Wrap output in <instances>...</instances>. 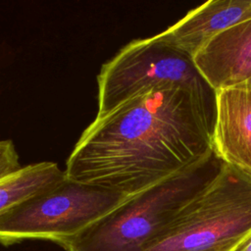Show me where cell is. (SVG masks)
<instances>
[{"instance_id":"obj_1","label":"cell","mask_w":251,"mask_h":251,"mask_svg":"<svg viewBox=\"0 0 251 251\" xmlns=\"http://www.w3.org/2000/svg\"><path fill=\"white\" fill-rule=\"evenodd\" d=\"M214 120L215 103L186 88L147 90L89 124L66 176L135 195L212 155Z\"/></svg>"},{"instance_id":"obj_2","label":"cell","mask_w":251,"mask_h":251,"mask_svg":"<svg viewBox=\"0 0 251 251\" xmlns=\"http://www.w3.org/2000/svg\"><path fill=\"white\" fill-rule=\"evenodd\" d=\"M213 154L191 168L129 196L109 214L59 245L67 251H143L185 202L220 170Z\"/></svg>"},{"instance_id":"obj_3","label":"cell","mask_w":251,"mask_h":251,"mask_svg":"<svg viewBox=\"0 0 251 251\" xmlns=\"http://www.w3.org/2000/svg\"><path fill=\"white\" fill-rule=\"evenodd\" d=\"M250 235L251 176L223 162L143 251H235Z\"/></svg>"},{"instance_id":"obj_4","label":"cell","mask_w":251,"mask_h":251,"mask_svg":"<svg viewBox=\"0 0 251 251\" xmlns=\"http://www.w3.org/2000/svg\"><path fill=\"white\" fill-rule=\"evenodd\" d=\"M129 196L69 177L26 199L0 216V243L75 237Z\"/></svg>"},{"instance_id":"obj_5","label":"cell","mask_w":251,"mask_h":251,"mask_svg":"<svg viewBox=\"0 0 251 251\" xmlns=\"http://www.w3.org/2000/svg\"><path fill=\"white\" fill-rule=\"evenodd\" d=\"M161 87L186 88L215 103V90L200 75L193 59L156 34L128 42L101 67L95 118L142 92Z\"/></svg>"},{"instance_id":"obj_6","label":"cell","mask_w":251,"mask_h":251,"mask_svg":"<svg viewBox=\"0 0 251 251\" xmlns=\"http://www.w3.org/2000/svg\"><path fill=\"white\" fill-rule=\"evenodd\" d=\"M215 93L213 152L222 162L251 176V95L240 85Z\"/></svg>"},{"instance_id":"obj_7","label":"cell","mask_w":251,"mask_h":251,"mask_svg":"<svg viewBox=\"0 0 251 251\" xmlns=\"http://www.w3.org/2000/svg\"><path fill=\"white\" fill-rule=\"evenodd\" d=\"M251 19V0H210L158 33L168 45L193 59L213 37Z\"/></svg>"},{"instance_id":"obj_8","label":"cell","mask_w":251,"mask_h":251,"mask_svg":"<svg viewBox=\"0 0 251 251\" xmlns=\"http://www.w3.org/2000/svg\"><path fill=\"white\" fill-rule=\"evenodd\" d=\"M193 62L215 91L244 82L251 76V19L213 37Z\"/></svg>"},{"instance_id":"obj_9","label":"cell","mask_w":251,"mask_h":251,"mask_svg":"<svg viewBox=\"0 0 251 251\" xmlns=\"http://www.w3.org/2000/svg\"><path fill=\"white\" fill-rule=\"evenodd\" d=\"M65 177V171L54 162H39L22 167L0 180V216Z\"/></svg>"},{"instance_id":"obj_10","label":"cell","mask_w":251,"mask_h":251,"mask_svg":"<svg viewBox=\"0 0 251 251\" xmlns=\"http://www.w3.org/2000/svg\"><path fill=\"white\" fill-rule=\"evenodd\" d=\"M22 169L20 156L12 140H0V180Z\"/></svg>"},{"instance_id":"obj_11","label":"cell","mask_w":251,"mask_h":251,"mask_svg":"<svg viewBox=\"0 0 251 251\" xmlns=\"http://www.w3.org/2000/svg\"><path fill=\"white\" fill-rule=\"evenodd\" d=\"M235 251H251V235L244 240Z\"/></svg>"},{"instance_id":"obj_12","label":"cell","mask_w":251,"mask_h":251,"mask_svg":"<svg viewBox=\"0 0 251 251\" xmlns=\"http://www.w3.org/2000/svg\"><path fill=\"white\" fill-rule=\"evenodd\" d=\"M238 85H240V86H242L244 89H246V90L250 93V95H251V76H250L248 79H246L244 82H242V83H240V84H238Z\"/></svg>"}]
</instances>
